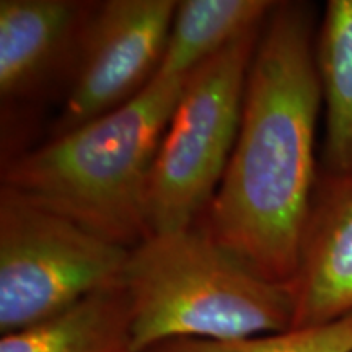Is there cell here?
Instances as JSON below:
<instances>
[{"mask_svg":"<svg viewBox=\"0 0 352 352\" xmlns=\"http://www.w3.org/2000/svg\"><path fill=\"white\" fill-rule=\"evenodd\" d=\"M315 41L314 7L277 2L250 64L227 170L196 220L259 276L287 287L320 176Z\"/></svg>","mask_w":352,"mask_h":352,"instance_id":"6da1fadb","label":"cell"},{"mask_svg":"<svg viewBox=\"0 0 352 352\" xmlns=\"http://www.w3.org/2000/svg\"><path fill=\"white\" fill-rule=\"evenodd\" d=\"M186 77H158L134 100L2 165V186L126 250L152 235L147 192Z\"/></svg>","mask_w":352,"mask_h":352,"instance_id":"7a4b0ae2","label":"cell"},{"mask_svg":"<svg viewBox=\"0 0 352 352\" xmlns=\"http://www.w3.org/2000/svg\"><path fill=\"white\" fill-rule=\"evenodd\" d=\"M121 283L134 352L178 338L243 340L292 323L287 285L264 279L197 222L129 250Z\"/></svg>","mask_w":352,"mask_h":352,"instance_id":"3957f363","label":"cell"},{"mask_svg":"<svg viewBox=\"0 0 352 352\" xmlns=\"http://www.w3.org/2000/svg\"><path fill=\"white\" fill-rule=\"evenodd\" d=\"M263 26L184 78L148 182L152 233L192 226L212 201L239 135L246 76Z\"/></svg>","mask_w":352,"mask_h":352,"instance_id":"277c9868","label":"cell"},{"mask_svg":"<svg viewBox=\"0 0 352 352\" xmlns=\"http://www.w3.org/2000/svg\"><path fill=\"white\" fill-rule=\"evenodd\" d=\"M129 250L0 186V333L63 314L120 283Z\"/></svg>","mask_w":352,"mask_h":352,"instance_id":"5b68a950","label":"cell"},{"mask_svg":"<svg viewBox=\"0 0 352 352\" xmlns=\"http://www.w3.org/2000/svg\"><path fill=\"white\" fill-rule=\"evenodd\" d=\"M178 0L95 2L52 138L134 100L155 78Z\"/></svg>","mask_w":352,"mask_h":352,"instance_id":"8992f818","label":"cell"},{"mask_svg":"<svg viewBox=\"0 0 352 352\" xmlns=\"http://www.w3.org/2000/svg\"><path fill=\"white\" fill-rule=\"evenodd\" d=\"M95 2H0L2 120L33 108L52 90H67L83 26Z\"/></svg>","mask_w":352,"mask_h":352,"instance_id":"52a82bcc","label":"cell"},{"mask_svg":"<svg viewBox=\"0 0 352 352\" xmlns=\"http://www.w3.org/2000/svg\"><path fill=\"white\" fill-rule=\"evenodd\" d=\"M289 289L290 329L352 314V171L320 173Z\"/></svg>","mask_w":352,"mask_h":352,"instance_id":"ba28073f","label":"cell"},{"mask_svg":"<svg viewBox=\"0 0 352 352\" xmlns=\"http://www.w3.org/2000/svg\"><path fill=\"white\" fill-rule=\"evenodd\" d=\"M0 352H134L124 285L109 284L63 314L3 334Z\"/></svg>","mask_w":352,"mask_h":352,"instance_id":"9c48e42d","label":"cell"},{"mask_svg":"<svg viewBox=\"0 0 352 352\" xmlns=\"http://www.w3.org/2000/svg\"><path fill=\"white\" fill-rule=\"evenodd\" d=\"M272 0H178L157 76L186 77L236 39L261 28Z\"/></svg>","mask_w":352,"mask_h":352,"instance_id":"30bf717a","label":"cell"},{"mask_svg":"<svg viewBox=\"0 0 352 352\" xmlns=\"http://www.w3.org/2000/svg\"><path fill=\"white\" fill-rule=\"evenodd\" d=\"M324 103L323 171H352V0H329L315 41Z\"/></svg>","mask_w":352,"mask_h":352,"instance_id":"8fae6325","label":"cell"},{"mask_svg":"<svg viewBox=\"0 0 352 352\" xmlns=\"http://www.w3.org/2000/svg\"><path fill=\"white\" fill-rule=\"evenodd\" d=\"M144 352H352V314L321 327L287 329L243 340L178 338Z\"/></svg>","mask_w":352,"mask_h":352,"instance_id":"7c38bea8","label":"cell"}]
</instances>
